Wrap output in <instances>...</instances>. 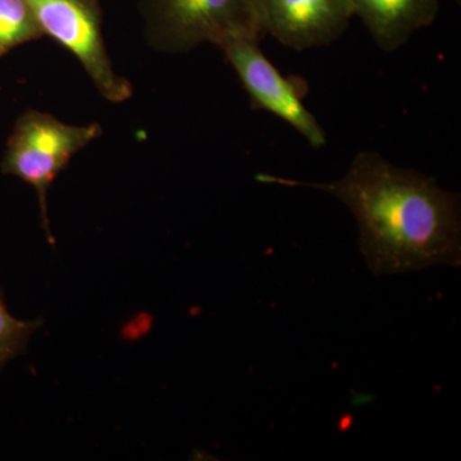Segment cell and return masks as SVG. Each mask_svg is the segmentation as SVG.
<instances>
[{"label":"cell","mask_w":461,"mask_h":461,"mask_svg":"<svg viewBox=\"0 0 461 461\" xmlns=\"http://www.w3.org/2000/svg\"><path fill=\"white\" fill-rule=\"evenodd\" d=\"M257 180L311 187L341 200L357 220L360 251L375 276L460 266V196L375 151L357 153L338 181H297L266 173Z\"/></svg>","instance_id":"cell-1"},{"label":"cell","mask_w":461,"mask_h":461,"mask_svg":"<svg viewBox=\"0 0 461 461\" xmlns=\"http://www.w3.org/2000/svg\"><path fill=\"white\" fill-rule=\"evenodd\" d=\"M145 36L162 53L182 54L203 44L223 48L266 35L259 0H142Z\"/></svg>","instance_id":"cell-2"},{"label":"cell","mask_w":461,"mask_h":461,"mask_svg":"<svg viewBox=\"0 0 461 461\" xmlns=\"http://www.w3.org/2000/svg\"><path fill=\"white\" fill-rule=\"evenodd\" d=\"M99 123L69 124L36 109H27L14 123L5 145L0 171L14 176L35 189L47 238L54 244L48 191L72 158L102 136Z\"/></svg>","instance_id":"cell-3"},{"label":"cell","mask_w":461,"mask_h":461,"mask_svg":"<svg viewBox=\"0 0 461 461\" xmlns=\"http://www.w3.org/2000/svg\"><path fill=\"white\" fill-rule=\"evenodd\" d=\"M44 36H50L78 60L100 95L126 102L132 86L118 75L109 58L99 0H26Z\"/></svg>","instance_id":"cell-4"},{"label":"cell","mask_w":461,"mask_h":461,"mask_svg":"<svg viewBox=\"0 0 461 461\" xmlns=\"http://www.w3.org/2000/svg\"><path fill=\"white\" fill-rule=\"evenodd\" d=\"M258 44L259 41H238L221 48L251 104L290 124L312 147H324L326 132L303 102L304 81L291 76L285 77Z\"/></svg>","instance_id":"cell-5"},{"label":"cell","mask_w":461,"mask_h":461,"mask_svg":"<svg viewBox=\"0 0 461 461\" xmlns=\"http://www.w3.org/2000/svg\"><path fill=\"white\" fill-rule=\"evenodd\" d=\"M259 9L264 32L295 50L338 41L354 16L350 0H259Z\"/></svg>","instance_id":"cell-6"},{"label":"cell","mask_w":461,"mask_h":461,"mask_svg":"<svg viewBox=\"0 0 461 461\" xmlns=\"http://www.w3.org/2000/svg\"><path fill=\"white\" fill-rule=\"evenodd\" d=\"M354 16L362 20L375 44L393 51L415 32L429 26L438 14V0H350Z\"/></svg>","instance_id":"cell-7"},{"label":"cell","mask_w":461,"mask_h":461,"mask_svg":"<svg viewBox=\"0 0 461 461\" xmlns=\"http://www.w3.org/2000/svg\"><path fill=\"white\" fill-rule=\"evenodd\" d=\"M44 36L26 0H0V59Z\"/></svg>","instance_id":"cell-8"},{"label":"cell","mask_w":461,"mask_h":461,"mask_svg":"<svg viewBox=\"0 0 461 461\" xmlns=\"http://www.w3.org/2000/svg\"><path fill=\"white\" fill-rule=\"evenodd\" d=\"M42 326V320L20 321L12 317L0 288V369L25 354L30 339Z\"/></svg>","instance_id":"cell-9"},{"label":"cell","mask_w":461,"mask_h":461,"mask_svg":"<svg viewBox=\"0 0 461 461\" xmlns=\"http://www.w3.org/2000/svg\"><path fill=\"white\" fill-rule=\"evenodd\" d=\"M456 2H460V0H456Z\"/></svg>","instance_id":"cell-10"}]
</instances>
